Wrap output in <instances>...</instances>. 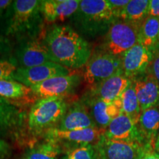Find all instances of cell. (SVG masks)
<instances>
[{"instance_id":"cell-7","label":"cell","mask_w":159,"mask_h":159,"mask_svg":"<svg viewBox=\"0 0 159 159\" xmlns=\"http://www.w3.org/2000/svg\"><path fill=\"white\" fill-rule=\"evenodd\" d=\"M104 134L98 128H90L77 130H61L52 128L43 134L45 139L57 143L63 152H70L81 147L95 144Z\"/></svg>"},{"instance_id":"cell-16","label":"cell","mask_w":159,"mask_h":159,"mask_svg":"<svg viewBox=\"0 0 159 159\" xmlns=\"http://www.w3.org/2000/svg\"><path fill=\"white\" fill-rule=\"evenodd\" d=\"M133 81L122 72L111 77L99 84L91 87L89 96L105 102H114L119 99Z\"/></svg>"},{"instance_id":"cell-10","label":"cell","mask_w":159,"mask_h":159,"mask_svg":"<svg viewBox=\"0 0 159 159\" xmlns=\"http://www.w3.org/2000/svg\"><path fill=\"white\" fill-rule=\"evenodd\" d=\"M81 80L80 75L71 72L67 75L52 77L32 86L30 89L33 95L39 99L65 98V97L69 96L76 90Z\"/></svg>"},{"instance_id":"cell-35","label":"cell","mask_w":159,"mask_h":159,"mask_svg":"<svg viewBox=\"0 0 159 159\" xmlns=\"http://www.w3.org/2000/svg\"><path fill=\"white\" fill-rule=\"evenodd\" d=\"M153 151H154L155 152H156V154L159 155V132H158V136H157V139H156V143H155Z\"/></svg>"},{"instance_id":"cell-24","label":"cell","mask_w":159,"mask_h":159,"mask_svg":"<svg viewBox=\"0 0 159 159\" xmlns=\"http://www.w3.org/2000/svg\"><path fill=\"white\" fill-rule=\"evenodd\" d=\"M150 0H130L119 19L141 25L148 16Z\"/></svg>"},{"instance_id":"cell-32","label":"cell","mask_w":159,"mask_h":159,"mask_svg":"<svg viewBox=\"0 0 159 159\" xmlns=\"http://www.w3.org/2000/svg\"><path fill=\"white\" fill-rule=\"evenodd\" d=\"M11 51V45L9 41L0 35V55L5 54Z\"/></svg>"},{"instance_id":"cell-11","label":"cell","mask_w":159,"mask_h":159,"mask_svg":"<svg viewBox=\"0 0 159 159\" xmlns=\"http://www.w3.org/2000/svg\"><path fill=\"white\" fill-rule=\"evenodd\" d=\"M71 73V69L58 63L49 62L31 68H17L13 75V80L31 88L52 77L63 76Z\"/></svg>"},{"instance_id":"cell-5","label":"cell","mask_w":159,"mask_h":159,"mask_svg":"<svg viewBox=\"0 0 159 159\" xmlns=\"http://www.w3.org/2000/svg\"><path fill=\"white\" fill-rule=\"evenodd\" d=\"M140 25L125 20L115 21L107 32L104 51L121 57L127 51L139 42Z\"/></svg>"},{"instance_id":"cell-15","label":"cell","mask_w":159,"mask_h":159,"mask_svg":"<svg viewBox=\"0 0 159 159\" xmlns=\"http://www.w3.org/2000/svg\"><path fill=\"white\" fill-rule=\"evenodd\" d=\"M97 128L91 117L89 109L82 100L69 105L55 128L61 130H77Z\"/></svg>"},{"instance_id":"cell-4","label":"cell","mask_w":159,"mask_h":159,"mask_svg":"<svg viewBox=\"0 0 159 159\" xmlns=\"http://www.w3.org/2000/svg\"><path fill=\"white\" fill-rule=\"evenodd\" d=\"M68 106L63 97L37 99L28 114L29 130L33 134L40 135L56 128Z\"/></svg>"},{"instance_id":"cell-20","label":"cell","mask_w":159,"mask_h":159,"mask_svg":"<svg viewBox=\"0 0 159 159\" xmlns=\"http://www.w3.org/2000/svg\"><path fill=\"white\" fill-rule=\"evenodd\" d=\"M23 115L16 105L0 96V136L15 131L21 126Z\"/></svg>"},{"instance_id":"cell-8","label":"cell","mask_w":159,"mask_h":159,"mask_svg":"<svg viewBox=\"0 0 159 159\" xmlns=\"http://www.w3.org/2000/svg\"><path fill=\"white\" fill-rule=\"evenodd\" d=\"M44 33L39 37L19 41L13 62L17 68H31L53 62L43 41Z\"/></svg>"},{"instance_id":"cell-1","label":"cell","mask_w":159,"mask_h":159,"mask_svg":"<svg viewBox=\"0 0 159 159\" xmlns=\"http://www.w3.org/2000/svg\"><path fill=\"white\" fill-rule=\"evenodd\" d=\"M43 41L53 62L69 69L84 67L92 55L88 41L68 25H51Z\"/></svg>"},{"instance_id":"cell-9","label":"cell","mask_w":159,"mask_h":159,"mask_svg":"<svg viewBox=\"0 0 159 159\" xmlns=\"http://www.w3.org/2000/svg\"><path fill=\"white\" fill-rule=\"evenodd\" d=\"M94 148L97 159H139L145 152L153 151L137 143L115 141L102 135Z\"/></svg>"},{"instance_id":"cell-27","label":"cell","mask_w":159,"mask_h":159,"mask_svg":"<svg viewBox=\"0 0 159 159\" xmlns=\"http://www.w3.org/2000/svg\"><path fill=\"white\" fill-rule=\"evenodd\" d=\"M16 69L13 61L0 58V80H13V75Z\"/></svg>"},{"instance_id":"cell-25","label":"cell","mask_w":159,"mask_h":159,"mask_svg":"<svg viewBox=\"0 0 159 159\" xmlns=\"http://www.w3.org/2000/svg\"><path fill=\"white\" fill-rule=\"evenodd\" d=\"M122 102V110L123 114L130 116L136 123L142 114L139 103L135 90L134 82L124 91L120 97Z\"/></svg>"},{"instance_id":"cell-14","label":"cell","mask_w":159,"mask_h":159,"mask_svg":"<svg viewBox=\"0 0 159 159\" xmlns=\"http://www.w3.org/2000/svg\"><path fill=\"white\" fill-rule=\"evenodd\" d=\"M152 57L150 49L138 42L121 57L122 73L129 79L134 78L145 71Z\"/></svg>"},{"instance_id":"cell-2","label":"cell","mask_w":159,"mask_h":159,"mask_svg":"<svg viewBox=\"0 0 159 159\" xmlns=\"http://www.w3.org/2000/svg\"><path fill=\"white\" fill-rule=\"evenodd\" d=\"M39 0H16L4 14V32L21 41L39 37L43 32V19Z\"/></svg>"},{"instance_id":"cell-26","label":"cell","mask_w":159,"mask_h":159,"mask_svg":"<svg viewBox=\"0 0 159 159\" xmlns=\"http://www.w3.org/2000/svg\"><path fill=\"white\" fill-rule=\"evenodd\" d=\"M66 159H97L94 144H89L70 151L65 155Z\"/></svg>"},{"instance_id":"cell-19","label":"cell","mask_w":159,"mask_h":159,"mask_svg":"<svg viewBox=\"0 0 159 159\" xmlns=\"http://www.w3.org/2000/svg\"><path fill=\"white\" fill-rule=\"evenodd\" d=\"M134 87L141 111L159 106V84L151 75L135 81Z\"/></svg>"},{"instance_id":"cell-22","label":"cell","mask_w":159,"mask_h":159,"mask_svg":"<svg viewBox=\"0 0 159 159\" xmlns=\"http://www.w3.org/2000/svg\"><path fill=\"white\" fill-rule=\"evenodd\" d=\"M63 152L57 143L44 139L43 142L30 149L23 159H62Z\"/></svg>"},{"instance_id":"cell-34","label":"cell","mask_w":159,"mask_h":159,"mask_svg":"<svg viewBox=\"0 0 159 159\" xmlns=\"http://www.w3.org/2000/svg\"><path fill=\"white\" fill-rule=\"evenodd\" d=\"M139 159H159V155L156 154L154 151H149L145 152Z\"/></svg>"},{"instance_id":"cell-29","label":"cell","mask_w":159,"mask_h":159,"mask_svg":"<svg viewBox=\"0 0 159 159\" xmlns=\"http://www.w3.org/2000/svg\"><path fill=\"white\" fill-rule=\"evenodd\" d=\"M149 67L150 72V75L153 77L159 84V52L152 57Z\"/></svg>"},{"instance_id":"cell-31","label":"cell","mask_w":159,"mask_h":159,"mask_svg":"<svg viewBox=\"0 0 159 159\" xmlns=\"http://www.w3.org/2000/svg\"><path fill=\"white\" fill-rule=\"evenodd\" d=\"M11 147L6 141L0 139V159H7L10 156Z\"/></svg>"},{"instance_id":"cell-21","label":"cell","mask_w":159,"mask_h":159,"mask_svg":"<svg viewBox=\"0 0 159 159\" xmlns=\"http://www.w3.org/2000/svg\"><path fill=\"white\" fill-rule=\"evenodd\" d=\"M0 96L15 105L34 96L30 88L14 80H0Z\"/></svg>"},{"instance_id":"cell-12","label":"cell","mask_w":159,"mask_h":159,"mask_svg":"<svg viewBox=\"0 0 159 159\" xmlns=\"http://www.w3.org/2000/svg\"><path fill=\"white\" fill-rule=\"evenodd\" d=\"M82 101L88 108L96 126L104 132L111 121L122 113L120 97L114 102H108L100 99L86 96Z\"/></svg>"},{"instance_id":"cell-3","label":"cell","mask_w":159,"mask_h":159,"mask_svg":"<svg viewBox=\"0 0 159 159\" xmlns=\"http://www.w3.org/2000/svg\"><path fill=\"white\" fill-rule=\"evenodd\" d=\"M69 20L83 37L92 38L108 32L117 19L108 0H80L78 9Z\"/></svg>"},{"instance_id":"cell-23","label":"cell","mask_w":159,"mask_h":159,"mask_svg":"<svg viewBox=\"0 0 159 159\" xmlns=\"http://www.w3.org/2000/svg\"><path fill=\"white\" fill-rule=\"evenodd\" d=\"M159 41V19L147 16L139 27V42L150 49Z\"/></svg>"},{"instance_id":"cell-17","label":"cell","mask_w":159,"mask_h":159,"mask_svg":"<svg viewBox=\"0 0 159 159\" xmlns=\"http://www.w3.org/2000/svg\"><path fill=\"white\" fill-rule=\"evenodd\" d=\"M80 0H43L41 13L43 21L49 24L70 19L78 9Z\"/></svg>"},{"instance_id":"cell-28","label":"cell","mask_w":159,"mask_h":159,"mask_svg":"<svg viewBox=\"0 0 159 159\" xmlns=\"http://www.w3.org/2000/svg\"><path fill=\"white\" fill-rule=\"evenodd\" d=\"M111 8L117 19H119L121 13L129 3L130 0H108Z\"/></svg>"},{"instance_id":"cell-30","label":"cell","mask_w":159,"mask_h":159,"mask_svg":"<svg viewBox=\"0 0 159 159\" xmlns=\"http://www.w3.org/2000/svg\"><path fill=\"white\" fill-rule=\"evenodd\" d=\"M148 16L159 19V0H150Z\"/></svg>"},{"instance_id":"cell-6","label":"cell","mask_w":159,"mask_h":159,"mask_svg":"<svg viewBox=\"0 0 159 159\" xmlns=\"http://www.w3.org/2000/svg\"><path fill=\"white\" fill-rule=\"evenodd\" d=\"M120 72H122L121 57L104 50L98 51L91 55L85 65L83 79L92 87Z\"/></svg>"},{"instance_id":"cell-13","label":"cell","mask_w":159,"mask_h":159,"mask_svg":"<svg viewBox=\"0 0 159 159\" xmlns=\"http://www.w3.org/2000/svg\"><path fill=\"white\" fill-rule=\"evenodd\" d=\"M103 135L112 140L137 143L147 147L139 132L137 123L123 113L111 121Z\"/></svg>"},{"instance_id":"cell-18","label":"cell","mask_w":159,"mask_h":159,"mask_svg":"<svg viewBox=\"0 0 159 159\" xmlns=\"http://www.w3.org/2000/svg\"><path fill=\"white\" fill-rule=\"evenodd\" d=\"M144 144L153 150L159 132V106L142 111L137 123Z\"/></svg>"},{"instance_id":"cell-33","label":"cell","mask_w":159,"mask_h":159,"mask_svg":"<svg viewBox=\"0 0 159 159\" xmlns=\"http://www.w3.org/2000/svg\"><path fill=\"white\" fill-rule=\"evenodd\" d=\"M12 2L13 1H11V0H0V16L5 14Z\"/></svg>"}]
</instances>
